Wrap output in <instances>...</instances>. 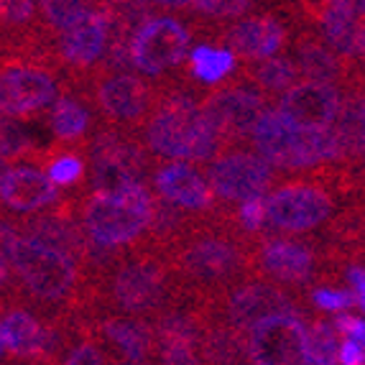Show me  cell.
Returning a JSON list of instances; mask_svg holds the SVG:
<instances>
[{"mask_svg":"<svg viewBox=\"0 0 365 365\" xmlns=\"http://www.w3.org/2000/svg\"><path fill=\"white\" fill-rule=\"evenodd\" d=\"M235 210L195 215V220L164 248L184 297L207 299L253 274L256 237L235 222Z\"/></svg>","mask_w":365,"mask_h":365,"instance_id":"1","label":"cell"},{"mask_svg":"<svg viewBox=\"0 0 365 365\" xmlns=\"http://www.w3.org/2000/svg\"><path fill=\"white\" fill-rule=\"evenodd\" d=\"M184 299L164 250L138 243L123 250L103 271L85 274V297L79 309L153 319Z\"/></svg>","mask_w":365,"mask_h":365,"instance_id":"2","label":"cell"},{"mask_svg":"<svg viewBox=\"0 0 365 365\" xmlns=\"http://www.w3.org/2000/svg\"><path fill=\"white\" fill-rule=\"evenodd\" d=\"M138 135H143L151 156L164 161L207 164L222 148L220 135L202 113V103L182 87H171V79L158 87V100Z\"/></svg>","mask_w":365,"mask_h":365,"instance_id":"3","label":"cell"},{"mask_svg":"<svg viewBox=\"0 0 365 365\" xmlns=\"http://www.w3.org/2000/svg\"><path fill=\"white\" fill-rule=\"evenodd\" d=\"M19 297L36 304L43 317L79 309L85 297V268L77 258L36 237L21 235L11 253Z\"/></svg>","mask_w":365,"mask_h":365,"instance_id":"4","label":"cell"},{"mask_svg":"<svg viewBox=\"0 0 365 365\" xmlns=\"http://www.w3.org/2000/svg\"><path fill=\"white\" fill-rule=\"evenodd\" d=\"M335 189H358L355 169L345 164H335L327 174L314 179H297L284 182L266 195L268 210V232H284V235H304L335 217L337 200Z\"/></svg>","mask_w":365,"mask_h":365,"instance_id":"5","label":"cell"},{"mask_svg":"<svg viewBox=\"0 0 365 365\" xmlns=\"http://www.w3.org/2000/svg\"><path fill=\"white\" fill-rule=\"evenodd\" d=\"M153 215V189L135 182L120 192H90L79 197V220L95 243L113 250L138 245Z\"/></svg>","mask_w":365,"mask_h":365,"instance_id":"6","label":"cell"},{"mask_svg":"<svg viewBox=\"0 0 365 365\" xmlns=\"http://www.w3.org/2000/svg\"><path fill=\"white\" fill-rule=\"evenodd\" d=\"M67 77L49 56L0 54V113L36 118L61 95Z\"/></svg>","mask_w":365,"mask_h":365,"instance_id":"7","label":"cell"},{"mask_svg":"<svg viewBox=\"0 0 365 365\" xmlns=\"http://www.w3.org/2000/svg\"><path fill=\"white\" fill-rule=\"evenodd\" d=\"M92 192H120L135 182H146L153 171V156L133 130L105 125L87 143Z\"/></svg>","mask_w":365,"mask_h":365,"instance_id":"8","label":"cell"},{"mask_svg":"<svg viewBox=\"0 0 365 365\" xmlns=\"http://www.w3.org/2000/svg\"><path fill=\"white\" fill-rule=\"evenodd\" d=\"M202 309L207 322H220L227 327L248 332L263 317L279 314V312H297L302 314V304L289 292L281 289L279 281H271L266 276L253 279V274L235 281L222 292L202 299Z\"/></svg>","mask_w":365,"mask_h":365,"instance_id":"9","label":"cell"},{"mask_svg":"<svg viewBox=\"0 0 365 365\" xmlns=\"http://www.w3.org/2000/svg\"><path fill=\"white\" fill-rule=\"evenodd\" d=\"M82 90L90 95L100 123L133 130V133H138L158 100V87L138 74H130L128 69L95 72L87 79V85H82Z\"/></svg>","mask_w":365,"mask_h":365,"instance_id":"10","label":"cell"},{"mask_svg":"<svg viewBox=\"0 0 365 365\" xmlns=\"http://www.w3.org/2000/svg\"><path fill=\"white\" fill-rule=\"evenodd\" d=\"M110 19L103 6H92L79 21L51 38V56L67 77V85H87L108 51Z\"/></svg>","mask_w":365,"mask_h":365,"instance_id":"11","label":"cell"},{"mask_svg":"<svg viewBox=\"0 0 365 365\" xmlns=\"http://www.w3.org/2000/svg\"><path fill=\"white\" fill-rule=\"evenodd\" d=\"M271 108L266 92L258 90L253 82H227L220 90L207 92L202 100V113L207 115L210 125L222 140V148L240 146L253 135L256 123Z\"/></svg>","mask_w":365,"mask_h":365,"instance_id":"12","label":"cell"},{"mask_svg":"<svg viewBox=\"0 0 365 365\" xmlns=\"http://www.w3.org/2000/svg\"><path fill=\"white\" fill-rule=\"evenodd\" d=\"M77 332H90L108 347L115 363H151L156 360V329L146 317L115 312L74 309Z\"/></svg>","mask_w":365,"mask_h":365,"instance_id":"13","label":"cell"},{"mask_svg":"<svg viewBox=\"0 0 365 365\" xmlns=\"http://www.w3.org/2000/svg\"><path fill=\"white\" fill-rule=\"evenodd\" d=\"M207 179L215 197L222 205H237L248 197H263L274 189L279 179V169L271 166L261 153L243 151L232 146V151H222L207 161Z\"/></svg>","mask_w":365,"mask_h":365,"instance_id":"14","label":"cell"},{"mask_svg":"<svg viewBox=\"0 0 365 365\" xmlns=\"http://www.w3.org/2000/svg\"><path fill=\"white\" fill-rule=\"evenodd\" d=\"M189 46H192V31L187 24L171 16H151L140 24L130 43L133 69L151 79H164L187 59Z\"/></svg>","mask_w":365,"mask_h":365,"instance_id":"15","label":"cell"},{"mask_svg":"<svg viewBox=\"0 0 365 365\" xmlns=\"http://www.w3.org/2000/svg\"><path fill=\"white\" fill-rule=\"evenodd\" d=\"M319 271V256L309 243L284 235H258L253 243V276H266L281 287H307Z\"/></svg>","mask_w":365,"mask_h":365,"instance_id":"16","label":"cell"},{"mask_svg":"<svg viewBox=\"0 0 365 365\" xmlns=\"http://www.w3.org/2000/svg\"><path fill=\"white\" fill-rule=\"evenodd\" d=\"M156 329V360L158 363H202L200 342L207 327V317L202 309V299L187 297L179 304L169 307L153 317Z\"/></svg>","mask_w":365,"mask_h":365,"instance_id":"17","label":"cell"},{"mask_svg":"<svg viewBox=\"0 0 365 365\" xmlns=\"http://www.w3.org/2000/svg\"><path fill=\"white\" fill-rule=\"evenodd\" d=\"M307 324L297 312H279L263 317L245 332L248 363L258 365H294L304 363Z\"/></svg>","mask_w":365,"mask_h":365,"instance_id":"18","label":"cell"},{"mask_svg":"<svg viewBox=\"0 0 365 365\" xmlns=\"http://www.w3.org/2000/svg\"><path fill=\"white\" fill-rule=\"evenodd\" d=\"M79 197L82 195H67L56 207L24 215V220L16 222L19 232L54 245L82 263L87 256V248H90V235L85 232V225L79 220Z\"/></svg>","mask_w":365,"mask_h":365,"instance_id":"19","label":"cell"},{"mask_svg":"<svg viewBox=\"0 0 365 365\" xmlns=\"http://www.w3.org/2000/svg\"><path fill=\"white\" fill-rule=\"evenodd\" d=\"M151 189L158 197L169 200L171 205L187 210L192 215H210L217 210H230L227 205L215 197L210 187L207 174L192 166V161H169V164H158L151 171Z\"/></svg>","mask_w":365,"mask_h":365,"instance_id":"20","label":"cell"},{"mask_svg":"<svg viewBox=\"0 0 365 365\" xmlns=\"http://www.w3.org/2000/svg\"><path fill=\"white\" fill-rule=\"evenodd\" d=\"M64 197V189L56 187L46 171L31 164L11 166L0 182V210L19 217L56 207Z\"/></svg>","mask_w":365,"mask_h":365,"instance_id":"21","label":"cell"},{"mask_svg":"<svg viewBox=\"0 0 365 365\" xmlns=\"http://www.w3.org/2000/svg\"><path fill=\"white\" fill-rule=\"evenodd\" d=\"M342 98L345 95H342L340 85L299 79L297 85L279 95L276 108L297 125H335Z\"/></svg>","mask_w":365,"mask_h":365,"instance_id":"22","label":"cell"},{"mask_svg":"<svg viewBox=\"0 0 365 365\" xmlns=\"http://www.w3.org/2000/svg\"><path fill=\"white\" fill-rule=\"evenodd\" d=\"M294 59H297L302 77L317 79V82H332V85L350 87L355 82H365L358 69L347 59H342L312 26L299 31L294 36Z\"/></svg>","mask_w":365,"mask_h":365,"instance_id":"23","label":"cell"},{"mask_svg":"<svg viewBox=\"0 0 365 365\" xmlns=\"http://www.w3.org/2000/svg\"><path fill=\"white\" fill-rule=\"evenodd\" d=\"M95 115L98 113L92 108L90 95L77 85H64L61 95L51 103L46 120H49V130L59 146L87 151L92 133L98 130Z\"/></svg>","mask_w":365,"mask_h":365,"instance_id":"24","label":"cell"},{"mask_svg":"<svg viewBox=\"0 0 365 365\" xmlns=\"http://www.w3.org/2000/svg\"><path fill=\"white\" fill-rule=\"evenodd\" d=\"M222 38L237 56L258 61L274 56L287 43L289 31L284 21H279L276 16H250V19L235 21L232 26H227L222 31Z\"/></svg>","mask_w":365,"mask_h":365,"instance_id":"25","label":"cell"},{"mask_svg":"<svg viewBox=\"0 0 365 365\" xmlns=\"http://www.w3.org/2000/svg\"><path fill=\"white\" fill-rule=\"evenodd\" d=\"M8 355L26 363H46V337L49 322L46 317H36L24 304H8L3 314Z\"/></svg>","mask_w":365,"mask_h":365,"instance_id":"26","label":"cell"},{"mask_svg":"<svg viewBox=\"0 0 365 365\" xmlns=\"http://www.w3.org/2000/svg\"><path fill=\"white\" fill-rule=\"evenodd\" d=\"M297 123L289 120L279 108H268L256 123L250 143L279 171H294V140H297Z\"/></svg>","mask_w":365,"mask_h":365,"instance_id":"27","label":"cell"},{"mask_svg":"<svg viewBox=\"0 0 365 365\" xmlns=\"http://www.w3.org/2000/svg\"><path fill=\"white\" fill-rule=\"evenodd\" d=\"M345 164H360L365 158V82L347 87L335 120Z\"/></svg>","mask_w":365,"mask_h":365,"instance_id":"28","label":"cell"},{"mask_svg":"<svg viewBox=\"0 0 365 365\" xmlns=\"http://www.w3.org/2000/svg\"><path fill=\"white\" fill-rule=\"evenodd\" d=\"M187 69L200 85H222L237 72V54L230 46H215L202 41L187 54Z\"/></svg>","mask_w":365,"mask_h":365,"instance_id":"29","label":"cell"},{"mask_svg":"<svg viewBox=\"0 0 365 365\" xmlns=\"http://www.w3.org/2000/svg\"><path fill=\"white\" fill-rule=\"evenodd\" d=\"M202 363H248V337L243 329L207 322L200 342Z\"/></svg>","mask_w":365,"mask_h":365,"instance_id":"30","label":"cell"},{"mask_svg":"<svg viewBox=\"0 0 365 365\" xmlns=\"http://www.w3.org/2000/svg\"><path fill=\"white\" fill-rule=\"evenodd\" d=\"M243 74L248 82L263 90L266 95H284L289 87H294L302 79V69H299L294 56H266V59L250 61L248 67H243Z\"/></svg>","mask_w":365,"mask_h":365,"instance_id":"31","label":"cell"},{"mask_svg":"<svg viewBox=\"0 0 365 365\" xmlns=\"http://www.w3.org/2000/svg\"><path fill=\"white\" fill-rule=\"evenodd\" d=\"M49 148H38L36 135L24 123V118H13L0 113V156L8 161H46Z\"/></svg>","mask_w":365,"mask_h":365,"instance_id":"32","label":"cell"},{"mask_svg":"<svg viewBox=\"0 0 365 365\" xmlns=\"http://www.w3.org/2000/svg\"><path fill=\"white\" fill-rule=\"evenodd\" d=\"M46 174H49L56 187H61L64 192H72V189L82 187V182H85L87 161L82 158V153H77V148L56 143L49 156H46Z\"/></svg>","mask_w":365,"mask_h":365,"instance_id":"33","label":"cell"},{"mask_svg":"<svg viewBox=\"0 0 365 365\" xmlns=\"http://www.w3.org/2000/svg\"><path fill=\"white\" fill-rule=\"evenodd\" d=\"M36 3L38 16H41V31L54 38L74 21L82 19L92 6H98L100 0H36Z\"/></svg>","mask_w":365,"mask_h":365,"instance_id":"34","label":"cell"},{"mask_svg":"<svg viewBox=\"0 0 365 365\" xmlns=\"http://www.w3.org/2000/svg\"><path fill=\"white\" fill-rule=\"evenodd\" d=\"M337 327L335 322H324V319H314L307 329V350H304V363L307 365H332L337 363V353H340V340H337Z\"/></svg>","mask_w":365,"mask_h":365,"instance_id":"35","label":"cell"},{"mask_svg":"<svg viewBox=\"0 0 365 365\" xmlns=\"http://www.w3.org/2000/svg\"><path fill=\"white\" fill-rule=\"evenodd\" d=\"M235 222L237 227L248 235L258 237L268 232V210H266V195L263 197H248V200L237 202L235 207Z\"/></svg>","mask_w":365,"mask_h":365,"instance_id":"36","label":"cell"},{"mask_svg":"<svg viewBox=\"0 0 365 365\" xmlns=\"http://www.w3.org/2000/svg\"><path fill=\"white\" fill-rule=\"evenodd\" d=\"M195 13L210 21L240 19L256 8V0H195Z\"/></svg>","mask_w":365,"mask_h":365,"instance_id":"37","label":"cell"},{"mask_svg":"<svg viewBox=\"0 0 365 365\" xmlns=\"http://www.w3.org/2000/svg\"><path fill=\"white\" fill-rule=\"evenodd\" d=\"M309 302H312V307H317L319 312L337 314V312H345L358 304V297H355L353 289L345 292V289H332V287H312Z\"/></svg>","mask_w":365,"mask_h":365,"instance_id":"38","label":"cell"},{"mask_svg":"<svg viewBox=\"0 0 365 365\" xmlns=\"http://www.w3.org/2000/svg\"><path fill=\"white\" fill-rule=\"evenodd\" d=\"M335 327L342 337H353L360 345H365V319H360V317L350 314V312L345 309V312H337Z\"/></svg>","mask_w":365,"mask_h":365,"instance_id":"39","label":"cell"},{"mask_svg":"<svg viewBox=\"0 0 365 365\" xmlns=\"http://www.w3.org/2000/svg\"><path fill=\"white\" fill-rule=\"evenodd\" d=\"M337 363L342 365H365V345H360L353 337H345L340 342V353H337Z\"/></svg>","mask_w":365,"mask_h":365,"instance_id":"40","label":"cell"},{"mask_svg":"<svg viewBox=\"0 0 365 365\" xmlns=\"http://www.w3.org/2000/svg\"><path fill=\"white\" fill-rule=\"evenodd\" d=\"M329 6L335 8H342L347 13H355L360 19H365V0H327Z\"/></svg>","mask_w":365,"mask_h":365,"instance_id":"41","label":"cell"},{"mask_svg":"<svg viewBox=\"0 0 365 365\" xmlns=\"http://www.w3.org/2000/svg\"><path fill=\"white\" fill-rule=\"evenodd\" d=\"M158 8H171V11H184V8H192L195 0H148Z\"/></svg>","mask_w":365,"mask_h":365,"instance_id":"42","label":"cell"},{"mask_svg":"<svg viewBox=\"0 0 365 365\" xmlns=\"http://www.w3.org/2000/svg\"><path fill=\"white\" fill-rule=\"evenodd\" d=\"M8 358V342H6V329H3V317H0V360Z\"/></svg>","mask_w":365,"mask_h":365,"instance_id":"43","label":"cell"},{"mask_svg":"<svg viewBox=\"0 0 365 365\" xmlns=\"http://www.w3.org/2000/svg\"><path fill=\"white\" fill-rule=\"evenodd\" d=\"M8 169H11V161L0 156V182H3V177H6V171H8Z\"/></svg>","mask_w":365,"mask_h":365,"instance_id":"44","label":"cell"},{"mask_svg":"<svg viewBox=\"0 0 365 365\" xmlns=\"http://www.w3.org/2000/svg\"><path fill=\"white\" fill-rule=\"evenodd\" d=\"M358 307H360V309L365 312V294H363V297H358Z\"/></svg>","mask_w":365,"mask_h":365,"instance_id":"45","label":"cell"},{"mask_svg":"<svg viewBox=\"0 0 365 365\" xmlns=\"http://www.w3.org/2000/svg\"><path fill=\"white\" fill-rule=\"evenodd\" d=\"M353 166H358V169L363 171V177H365V158H363V161H360V164H353Z\"/></svg>","mask_w":365,"mask_h":365,"instance_id":"46","label":"cell"}]
</instances>
